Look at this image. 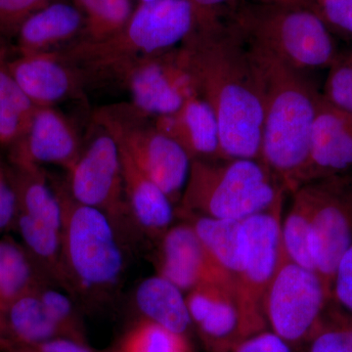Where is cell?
I'll return each instance as SVG.
<instances>
[{
  "label": "cell",
  "mask_w": 352,
  "mask_h": 352,
  "mask_svg": "<svg viewBox=\"0 0 352 352\" xmlns=\"http://www.w3.org/2000/svg\"><path fill=\"white\" fill-rule=\"evenodd\" d=\"M179 48L199 96L214 111L224 159L261 161L263 87L242 32L227 14L197 15Z\"/></svg>",
  "instance_id": "6da1fadb"
},
{
  "label": "cell",
  "mask_w": 352,
  "mask_h": 352,
  "mask_svg": "<svg viewBox=\"0 0 352 352\" xmlns=\"http://www.w3.org/2000/svg\"><path fill=\"white\" fill-rule=\"evenodd\" d=\"M247 43L263 87L261 161L285 191L292 194L305 184L321 94L302 69L256 44Z\"/></svg>",
  "instance_id": "7a4b0ae2"
},
{
  "label": "cell",
  "mask_w": 352,
  "mask_h": 352,
  "mask_svg": "<svg viewBox=\"0 0 352 352\" xmlns=\"http://www.w3.org/2000/svg\"><path fill=\"white\" fill-rule=\"evenodd\" d=\"M62 210V265L66 292L80 300H110L124 271V238L108 215L78 203L65 183L52 178Z\"/></svg>",
  "instance_id": "3957f363"
},
{
  "label": "cell",
  "mask_w": 352,
  "mask_h": 352,
  "mask_svg": "<svg viewBox=\"0 0 352 352\" xmlns=\"http://www.w3.org/2000/svg\"><path fill=\"white\" fill-rule=\"evenodd\" d=\"M284 187L259 161H192L176 212L217 219L244 220L284 199Z\"/></svg>",
  "instance_id": "277c9868"
},
{
  "label": "cell",
  "mask_w": 352,
  "mask_h": 352,
  "mask_svg": "<svg viewBox=\"0 0 352 352\" xmlns=\"http://www.w3.org/2000/svg\"><path fill=\"white\" fill-rule=\"evenodd\" d=\"M227 15L248 41L303 72L339 58L328 25L308 7L238 0Z\"/></svg>",
  "instance_id": "5b68a950"
},
{
  "label": "cell",
  "mask_w": 352,
  "mask_h": 352,
  "mask_svg": "<svg viewBox=\"0 0 352 352\" xmlns=\"http://www.w3.org/2000/svg\"><path fill=\"white\" fill-rule=\"evenodd\" d=\"M94 120L177 207L191 168V160L184 150L160 131L152 118L139 112L131 104L100 108Z\"/></svg>",
  "instance_id": "8992f818"
},
{
  "label": "cell",
  "mask_w": 352,
  "mask_h": 352,
  "mask_svg": "<svg viewBox=\"0 0 352 352\" xmlns=\"http://www.w3.org/2000/svg\"><path fill=\"white\" fill-rule=\"evenodd\" d=\"M97 126L98 133L66 170L65 185L76 201L104 212L122 237H131L138 233L127 208L119 145L103 127Z\"/></svg>",
  "instance_id": "52a82bcc"
},
{
  "label": "cell",
  "mask_w": 352,
  "mask_h": 352,
  "mask_svg": "<svg viewBox=\"0 0 352 352\" xmlns=\"http://www.w3.org/2000/svg\"><path fill=\"white\" fill-rule=\"evenodd\" d=\"M186 302L192 324L214 352H227L267 325L263 308L236 278L196 287L188 292Z\"/></svg>",
  "instance_id": "ba28073f"
},
{
  "label": "cell",
  "mask_w": 352,
  "mask_h": 352,
  "mask_svg": "<svg viewBox=\"0 0 352 352\" xmlns=\"http://www.w3.org/2000/svg\"><path fill=\"white\" fill-rule=\"evenodd\" d=\"M331 289L314 270L285 259L266 289V323L282 339L296 344L316 327Z\"/></svg>",
  "instance_id": "9c48e42d"
},
{
  "label": "cell",
  "mask_w": 352,
  "mask_h": 352,
  "mask_svg": "<svg viewBox=\"0 0 352 352\" xmlns=\"http://www.w3.org/2000/svg\"><path fill=\"white\" fill-rule=\"evenodd\" d=\"M302 186L311 205L314 270L332 294L338 263L352 244V175L323 178Z\"/></svg>",
  "instance_id": "30bf717a"
},
{
  "label": "cell",
  "mask_w": 352,
  "mask_h": 352,
  "mask_svg": "<svg viewBox=\"0 0 352 352\" xmlns=\"http://www.w3.org/2000/svg\"><path fill=\"white\" fill-rule=\"evenodd\" d=\"M179 46L139 59L117 76L129 89L131 105L152 119L176 112L198 95Z\"/></svg>",
  "instance_id": "8fae6325"
},
{
  "label": "cell",
  "mask_w": 352,
  "mask_h": 352,
  "mask_svg": "<svg viewBox=\"0 0 352 352\" xmlns=\"http://www.w3.org/2000/svg\"><path fill=\"white\" fill-rule=\"evenodd\" d=\"M196 22V8L190 0L139 3L129 22L113 38V46L127 59L159 54L182 45Z\"/></svg>",
  "instance_id": "7c38bea8"
},
{
  "label": "cell",
  "mask_w": 352,
  "mask_h": 352,
  "mask_svg": "<svg viewBox=\"0 0 352 352\" xmlns=\"http://www.w3.org/2000/svg\"><path fill=\"white\" fill-rule=\"evenodd\" d=\"M283 200L277 201L264 212L243 220L245 261L237 280L245 294L261 308H263L266 289L280 266L288 258L282 237Z\"/></svg>",
  "instance_id": "4fadbf2b"
},
{
  "label": "cell",
  "mask_w": 352,
  "mask_h": 352,
  "mask_svg": "<svg viewBox=\"0 0 352 352\" xmlns=\"http://www.w3.org/2000/svg\"><path fill=\"white\" fill-rule=\"evenodd\" d=\"M159 240L157 274L182 292L232 277L210 256L188 222L171 226Z\"/></svg>",
  "instance_id": "5bb4252c"
},
{
  "label": "cell",
  "mask_w": 352,
  "mask_h": 352,
  "mask_svg": "<svg viewBox=\"0 0 352 352\" xmlns=\"http://www.w3.org/2000/svg\"><path fill=\"white\" fill-rule=\"evenodd\" d=\"M344 175H352V115L333 107L321 94L310 138L305 184Z\"/></svg>",
  "instance_id": "9a60e30c"
},
{
  "label": "cell",
  "mask_w": 352,
  "mask_h": 352,
  "mask_svg": "<svg viewBox=\"0 0 352 352\" xmlns=\"http://www.w3.org/2000/svg\"><path fill=\"white\" fill-rule=\"evenodd\" d=\"M18 166L58 164L68 170L82 151L80 139L69 120L53 107L36 108L27 132L14 143Z\"/></svg>",
  "instance_id": "2e32d148"
},
{
  "label": "cell",
  "mask_w": 352,
  "mask_h": 352,
  "mask_svg": "<svg viewBox=\"0 0 352 352\" xmlns=\"http://www.w3.org/2000/svg\"><path fill=\"white\" fill-rule=\"evenodd\" d=\"M8 69L36 108L53 107L73 94L80 80L56 51L19 54L8 59Z\"/></svg>",
  "instance_id": "e0dca14e"
},
{
  "label": "cell",
  "mask_w": 352,
  "mask_h": 352,
  "mask_svg": "<svg viewBox=\"0 0 352 352\" xmlns=\"http://www.w3.org/2000/svg\"><path fill=\"white\" fill-rule=\"evenodd\" d=\"M153 122L184 150L191 162L226 160L214 111L199 95L187 99L176 112Z\"/></svg>",
  "instance_id": "ac0fdd59"
},
{
  "label": "cell",
  "mask_w": 352,
  "mask_h": 352,
  "mask_svg": "<svg viewBox=\"0 0 352 352\" xmlns=\"http://www.w3.org/2000/svg\"><path fill=\"white\" fill-rule=\"evenodd\" d=\"M119 148L124 194L132 223L140 235L159 240L173 226L175 206L131 157Z\"/></svg>",
  "instance_id": "d6986e66"
},
{
  "label": "cell",
  "mask_w": 352,
  "mask_h": 352,
  "mask_svg": "<svg viewBox=\"0 0 352 352\" xmlns=\"http://www.w3.org/2000/svg\"><path fill=\"white\" fill-rule=\"evenodd\" d=\"M83 27L85 19L78 7L67 2H51L21 25L15 36L18 52H50L78 36Z\"/></svg>",
  "instance_id": "ffe728a7"
},
{
  "label": "cell",
  "mask_w": 352,
  "mask_h": 352,
  "mask_svg": "<svg viewBox=\"0 0 352 352\" xmlns=\"http://www.w3.org/2000/svg\"><path fill=\"white\" fill-rule=\"evenodd\" d=\"M176 217L193 227L210 256L229 275L240 277L244 268L245 237L243 220L217 219L190 212Z\"/></svg>",
  "instance_id": "44dd1931"
},
{
  "label": "cell",
  "mask_w": 352,
  "mask_h": 352,
  "mask_svg": "<svg viewBox=\"0 0 352 352\" xmlns=\"http://www.w3.org/2000/svg\"><path fill=\"white\" fill-rule=\"evenodd\" d=\"M134 300L146 320L170 332L184 336L191 327V317L183 292L161 275L143 280L135 289Z\"/></svg>",
  "instance_id": "7402d4cb"
},
{
  "label": "cell",
  "mask_w": 352,
  "mask_h": 352,
  "mask_svg": "<svg viewBox=\"0 0 352 352\" xmlns=\"http://www.w3.org/2000/svg\"><path fill=\"white\" fill-rule=\"evenodd\" d=\"M36 110L11 76L7 50L0 43V144L17 142L29 129Z\"/></svg>",
  "instance_id": "603a6c76"
},
{
  "label": "cell",
  "mask_w": 352,
  "mask_h": 352,
  "mask_svg": "<svg viewBox=\"0 0 352 352\" xmlns=\"http://www.w3.org/2000/svg\"><path fill=\"white\" fill-rule=\"evenodd\" d=\"M292 195L291 208L282 220L285 252L289 261L314 270L311 254V205L309 196L305 186H300Z\"/></svg>",
  "instance_id": "cb8c5ba5"
},
{
  "label": "cell",
  "mask_w": 352,
  "mask_h": 352,
  "mask_svg": "<svg viewBox=\"0 0 352 352\" xmlns=\"http://www.w3.org/2000/svg\"><path fill=\"white\" fill-rule=\"evenodd\" d=\"M36 291L20 296L8 305V321L14 333L32 346L55 339L61 332Z\"/></svg>",
  "instance_id": "d4e9b609"
},
{
  "label": "cell",
  "mask_w": 352,
  "mask_h": 352,
  "mask_svg": "<svg viewBox=\"0 0 352 352\" xmlns=\"http://www.w3.org/2000/svg\"><path fill=\"white\" fill-rule=\"evenodd\" d=\"M45 285L36 277L25 252L9 241L0 242V305H9L20 296Z\"/></svg>",
  "instance_id": "484cf974"
},
{
  "label": "cell",
  "mask_w": 352,
  "mask_h": 352,
  "mask_svg": "<svg viewBox=\"0 0 352 352\" xmlns=\"http://www.w3.org/2000/svg\"><path fill=\"white\" fill-rule=\"evenodd\" d=\"M85 19L80 41H104L122 31L131 18V0H75Z\"/></svg>",
  "instance_id": "4316f807"
},
{
  "label": "cell",
  "mask_w": 352,
  "mask_h": 352,
  "mask_svg": "<svg viewBox=\"0 0 352 352\" xmlns=\"http://www.w3.org/2000/svg\"><path fill=\"white\" fill-rule=\"evenodd\" d=\"M122 352H189V349L184 336L145 319L129 333Z\"/></svg>",
  "instance_id": "83f0119b"
},
{
  "label": "cell",
  "mask_w": 352,
  "mask_h": 352,
  "mask_svg": "<svg viewBox=\"0 0 352 352\" xmlns=\"http://www.w3.org/2000/svg\"><path fill=\"white\" fill-rule=\"evenodd\" d=\"M322 96L333 107L352 115V56L333 62Z\"/></svg>",
  "instance_id": "f1b7e54d"
},
{
  "label": "cell",
  "mask_w": 352,
  "mask_h": 352,
  "mask_svg": "<svg viewBox=\"0 0 352 352\" xmlns=\"http://www.w3.org/2000/svg\"><path fill=\"white\" fill-rule=\"evenodd\" d=\"M54 0H0V38H12L32 14Z\"/></svg>",
  "instance_id": "f546056e"
},
{
  "label": "cell",
  "mask_w": 352,
  "mask_h": 352,
  "mask_svg": "<svg viewBox=\"0 0 352 352\" xmlns=\"http://www.w3.org/2000/svg\"><path fill=\"white\" fill-rule=\"evenodd\" d=\"M38 295L44 307L56 321L61 331L69 330L75 325L76 310L73 298L67 292L43 285L38 289Z\"/></svg>",
  "instance_id": "4dcf8cb0"
},
{
  "label": "cell",
  "mask_w": 352,
  "mask_h": 352,
  "mask_svg": "<svg viewBox=\"0 0 352 352\" xmlns=\"http://www.w3.org/2000/svg\"><path fill=\"white\" fill-rule=\"evenodd\" d=\"M328 27L352 36V0H308Z\"/></svg>",
  "instance_id": "1f68e13d"
},
{
  "label": "cell",
  "mask_w": 352,
  "mask_h": 352,
  "mask_svg": "<svg viewBox=\"0 0 352 352\" xmlns=\"http://www.w3.org/2000/svg\"><path fill=\"white\" fill-rule=\"evenodd\" d=\"M331 298H335L340 305L352 314V244L338 263Z\"/></svg>",
  "instance_id": "d6a6232c"
},
{
  "label": "cell",
  "mask_w": 352,
  "mask_h": 352,
  "mask_svg": "<svg viewBox=\"0 0 352 352\" xmlns=\"http://www.w3.org/2000/svg\"><path fill=\"white\" fill-rule=\"evenodd\" d=\"M293 344L272 331H261L243 340L227 352H294Z\"/></svg>",
  "instance_id": "836d02e7"
},
{
  "label": "cell",
  "mask_w": 352,
  "mask_h": 352,
  "mask_svg": "<svg viewBox=\"0 0 352 352\" xmlns=\"http://www.w3.org/2000/svg\"><path fill=\"white\" fill-rule=\"evenodd\" d=\"M309 352H352V327L319 333L312 342Z\"/></svg>",
  "instance_id": "e575fe53"
},
{
  "label": "cell",
  "mask_w": 352,
  "mask_h": 352,
  "mask_svg": "<svg viewBox=\"0 0 352 352\" xmlns=\"http://www.w3.org/2000/svg\"><path fill=\"white\" fill-rule=\"evenodd\" d=\"M17 196L13 185L7 182L6 175L0 166V230L12 221L17 212Z\"/></svg>",
  "instance_id": "d590c367"
},
{
  "label": "cell",
  "mask_w": 352,
  "mask_h": 352,
  "mask_svg": "<svg viewBox=\"0 0 352 352\" xmlns=\"http://www.w3.org/2000/svg\"><path fill=\"white\" fill-rule=\"evenodd\" d=\"M34 346L29 352H91L80 342L67 338H55Z\"/></svg>",
  "instance_id": "8d00e7d4"
},
{
  "label": "cell",
  "mask_w": 352,
  "mask_h": 352,
  "mask_svg": "<svg viewBox=\"0 0 352 352\" xmlns=\"http://www.w3.org/2000/svg\"><path fill=\"white\" fill-rule=\"evenodd\" d=\"M198 14H226L238 0H190Z\"/></svg>",
  "instance_id": "74e56055"
},
{
  "label": "cell",
  "mask_w": 352,
  "mask_h": 352,
  "mask_svg": "<svg viewBox=\"0 0 352 352\" xmlns=\"http://www.w3.org/2000/svg\"><path fill=\"white\" fill-rule=\"evenodd\" d=\"M243 1L261 2V3L291 4V6H305L309 8L308 0H243Z\"/></svg>",
  "instance_id": "f35d334b"
},
{
  "label": "cell",
  "mask_w": 352,
  "mask_h": 352,
  "mask_svg": "<svg viewBox=\"0 0 352 352\" xmlns=\"http://www.w3.org/2000/svg\"><path fill=\"white\" fill-rule=\"evenodd\" d=\"M152 1H156V0H139V2H140V3H146V2H152Z\"/></svg>",
  "instance_id": "ab89813d"
},
{
  "label": "cell",
  "mask_w": 352,
  "mask_h": 352,
  "mask_svg": "<svg viewBox=\"0 0 352 352\" xmlns=\"http://www.w3.org/2000/svg\"><path fill=\"white\" fill-rule=\"evenodd\" d=\"M1 307H2V305H1Z\"/></svg>",
  "instance_id": "60d3db41"
}]
</instances>
